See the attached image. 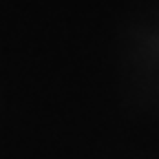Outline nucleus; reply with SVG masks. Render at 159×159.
Instances as JSON below:
<instances>
[]
</instances>
